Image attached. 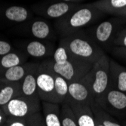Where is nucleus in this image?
<instances>
[{
	"mask_svg": "<svg viewBox=\"0 0 126 126\" xmlns=\"http://www.w3.org/2000/svg\"><path fill=\"white\" fill-rule=\"evenodd\" d=\"M66 102L73 110L79 126H95V118L91 105L79 104L68 98Z\"/></svg>",
	"mask_w": 126,
	"mask_h": 126,
	"instance_id": "8",
	"label": "nucleus"
},
{
	"mask_svg": "<svg viewBox=\"0 0 126 126\" xmlns=\"http://www.w3.org/2000/svg\"><path fill=\"white\" fill-rule=\"evenodd\" d=\"M116 44L119 45L120 47L126 48V32L124 33L121 37H119V39H117Z\"/></svg>",
	"mask_w": 126,
	"mask_h": 126,
	"instance_id": "30",
	"label": "nucleus"
},
{
	"mask_svg": "<svg viewBox=\"0 0 126 126\" xmlns=\"http://www.w3.org/2000/svg\"><path fill=\"white\" fill-rule=\"evenodd\" d=\"M36 63H24L5 70H0V82H18L24 78L26 74Z\"/></svg>",
	"mask_w": 126,
	"mask_h": 126,
	"instance_id": "10",
	"label": "nucleus"
},
{
	"mask_svg": "<svg viewBox=\"0 0 126 126\" xmlns=\"http://www.w3.org/2000/svg\"><path fill=\"white\" fill-rule=\"evenodd\" d=\"M51 60L54 73L64 78L69 83L83 78L93 66L71 55L63 45L54 51Z\"/></svg>",
	"mask_w": 126,
	"mask_h": 126,
	"instance_id": "1",
	"label": "nucleus"
},
{
	"mask_svg": "<svg viewBox=\"0 0 126 126\" xmlns=\"http://www.w3.org/2000/svg\"><path fill=\"white\" fill-rule=\"evenodd\" d=\"M2 126H7V125H6V124H5V125H2Z\"/></svg>",
	"mask_w": 126,
	"mask_h": 126,
	"instance_id": "34",
	"label": "nucleus"
},
{
	"mask_svg": "<svg viewBox=\"0 0 126 126\" xmlns=\"http://www.w3.org/2000/svg\"><path fill=\"white\" fill-rule=\"evenodd\" d=\"M55 75L52 66V60L39 63L36 82L38 94L41 101L58 104L55 96Z\"/></svg>",
	"mask_w": 126,
	"mask_h": 126,
	"instance_id": "3",
	"label": "nucleus"
},
{
	"mask_svg": "<svg viewBox=\"0 0 126 126\" xmlns=\"http://www.w3.org/2000/svg\"><path fill=\"white\" fill-rule=\"evenodd\" d=\"M23 96L21 82H0V106H5L15 97Z\"/></svg>",
	"mask_w": 126,
	"mask_h": 126,
	"instance_id": "13",
	"label": "nucleus"
},
{
	"mask_svg": "<svg viewBox=\"0 0 126 126\" xmlns=\"http://www.w3.org/2000/svg\"><path fill=\"white\" fill-rule=\"evenodd\" d=\"M70 10V5L66 2L54 3L48 6L45 11L46 15L52 18H58L66 15Z\"/></svg>",
	"mask_w": 126,
	"mask_h": 126,
	"instance_id": "22",
	"label": "nucleus"
},
{
	"mask_svg": "<svg viewBox=\"0 0 126 126\" xmlns=\"http://www.w3.org/2000/svg\"><path fill=\"white\" fill-rule=\"evenodd\" d=\"M7 126H29L27 118L20 119V118H12L8 117L6 122Z\"/></svg>",
	"mask_w": 126,
	"mask_h": 126,
	"instance_id": "25",
	"label": "nucleus"
},
{
	"mask_svg": "<svg viewBox=\"0 0 126 126\" xmlns=\"http://www.w3.org/2000/svg\"><path fill=\"white\" fill-rule=\"evenodd\" d=\"M114 30V25L110 21H104L97 27L95 32L96 39L100 43L107 42L112 35Z\"/></svg>",
	"mask_w": 126,
	"mask_h": 126,
	"instance_id": "19",
	"label": "nucleus"
},
{
	"mask_svg": "<svg viewBox=\"0 0 126 126\" xmlns=\"http://www.w3.org/2000/svg\"><path fill=\"white\" fill-rule=\"evenodd\" d=\"M63 1H66V2H68V1H71V0H63Z\"/></svg>",
	"mask_w": 126,
	"mask_h": 126,
	"instance_id": "33",
	"label": "nucleus"
},
{
	"mask_svg": "<svg viewBox=\"0 0 126 126\" xmlns=\"http://www.w3.org/2000/svg\"><path fill=\"white\" fill-rule=\"evenodd\" d=\"M113 51L114 54H116V56L118 57V58L126 61V48L120 47L115 49Z\"/></svg>",
	"mask_w": 126,
	"mask_h": 126,
	"instance_id": "28",
	"label": "nucleus"
},
{
	"mask_svg": "<svg viewBox=\"0 0 126 126\" xmlns=\"http://www.w3.org/2000/svg\"><path fill=\"white\" fill-rule=\"evenodd\" d=\"M32 34L37 39H46L50 34V27L44 21H36L31 27Z\"/></svg>",
	"mask_w": 126,
	"mask_h": 126,
	"instance_id": "23",
	"label": "nucleus"
},
{
	"mask_svg": "<svg viewBox=\"0 0 126 126\" xmlns=\"http://www.w3.org/2000/svg\"><path fill=\"white\" fill-rule=\"evenodd\" d=\"M27 53L34 58H44L45 56H48L51 54L46 45L43 44L39 41H32L27 45Z\"/></svg>",
	"mask_w": 126,
	"mask_h": 126,
	"instance_id": "18",
	"label": "nucleus"
},
{
	"mask_svg": "<svg viewBox=\"0 0 126 126\" xmlns=\"http://www.w3.org/2000/svg\"><path fill=\"white\" fill-rule=\"evenodd\" d=\"M122 125L123 126H126V121H125V122H122Z\"/></svg>",
	"mask_w": 126,
	"mask_h": 126,
	"instance_id": "32",
	"label": "nucleus"
},
{
	"mask_svg": "<svg viewBox=\"0 0 126 126\" xmlns=\"http://www.w3.org/2000/svg\"><path fill=\"white\" fill-rule=\"evenodd\" d=\"M11 49H12V47L8 42L0 40V57L10 53Z\"/></svg>",
	"mask_w": 126,
	"mask_h": 126,
	"instance_id": "27",
	"label": "nucleus"
},
{
	"mask_svg": "<svg viewBox=\"0 0 126 126\" xmlns=\"http://www.w3.org/2000/svg\"><path fill=\"white\" fill-rule=\"evenodd\" d=\"M110 58L104 54L85 76L94 100L102 97L110 88Z\"/></svg>",
	"mask_w": 126,
	"mask_h": 126,
	"instance_id": "2",
	"label": "nucleus"
},
{
	"mask_svg": "<svg viewBox=\"0 0 126 126\" xmlns=\"http://www.w3.org/2000/svg\"><path fill=\"white\" fill-rule=\"evenodd\" d=\"M61 119L62 126H79L74 112L67 102L61 104Z\"/></svg>",
	"mask_w": 126,
	"mask_h": 126,
	"instance_id": "20",
	"label": "nucleus"
},
{
	"mask_svg": "<svg viewBox=\"0 0 126 126\" xmlns=\"http://www.w3.org/2000/svg\"><path fill=\"white\" fill-rule=\"evenodd\" d=\"M55 96L57 103L61 104L66 102L69 97V82L62 76L55 75Z\"/></svg>",
	"mask_w": 126,
	"mask_h": 126,
	"instance_id": "17",
	"label": "nucleus"
},
{
	"mask_svg": "<svg viewBox=\"0 0 126 126\" xmlns=\"http://www.w3.org/2000/svg\"><path fill=\"white\" fill-rule=\"evenodd\" d=\"M91 107L94 118L104 126H123L122 124L119 122L115 117L104 110L94 100L91 103Z\"/></svg>",
	"mask_w": 126,
	"mask_h": 126,
	"instance_id": "14",
	"label": "nucleus"
},
{
	"mask_svg": "<svg viewBox=\"0 0 126 126\" xmlns=\"http://www.w3.org/2000/svg\"><path fill=\"white\" fill-rule=\"evenodd\" d=\"M5 17L12 21L23 22L28 17V11L25 8L20 6H11L6 9Z\"/></svg>",
	"mask_w": 126,
	"mask_h": 126,
	"instance_id": "21",
	"label": "nucleus"
},
{
	"mask_svg": "<svg viewBox=\"0 0 126 126\" xmlns=\"http://www.w3.org/2000/svg\"><path fill=\"white\" fill-rule=\"evenodd\" d=\"M8 116L5 112V110L2 106H0V126H2L6 124Z\"/></svg>",
	"mask_w": 126,
	"mask_h": 126,
	"instance_id": "29",
	"label": "nucleus"
},
{
	"mask_svg": "<svg viewBox=\"0 0 126 126\" xmlns=\"http://www.w3.org/2000/svg\"><path fill=\"white\" fill-rule=\"evenodd\" d=\"M105 5L111 8L114 9H122L126 8V0H109Z\"/></svg>",
	"mask_w": 126,
	"mask_h": 126,
	"instance_id": "26",
	"label": "nucleus"
},
{
	"mask_svg": "<svg viewBox=\"0 0 126 126\" xmlns=\"http://www.w3.org/2000/svg\"><path fill=\"white\" fill-rule=\"evenodd\" d=\"M103 109L115 118L126 117V93L109 88L104 95L94 100Z\"/></svg>",
	"mask_w": 126,
	"mask_h": 126,
	"instance_id": "6",
	"label": "nucleus"
},
{
	"mask_svg": "<svg viewBox=\"0 0 126 126\" xmlns=\"http://www.w3.org/2000/svg\"><path fill=\"white\" fill-rule=\"evenodd\" d=\"M125 8V9H126V8Z\"/></svg>",
	"mask_w": 126,
	"mask_h": 126,
	"instance_id": "35",
	"label": "nucleus"
},
{
	"mask_svg": "<svg viewBox=\"0 0 126 126\" xmlns=\"http://www.w3.org/2000/svg\"><path fill=\"white\" fill-rule=\"evenodd\" d=\"M95 126H104L100 122H98L96 119H95Z\"/></svg>",
	"mask_w": 126,
	"mask_h": 126,
	"instance_id": "31",
	"label": "nucleus"
},
{
	"mask_svg": "<svg viewBox=\"0 0 126 126\" xmlns=\"http://www.w3.org/2000/svg\"><path fill=\"white\" fill-rule=\"evenodd\" d=\"M110 88L126 93V68L114 61H110Z\"/></svg>",
	"mask_w": 126,
	"mask_h": 126,
	"instance_id": "9",
	"label": "nucleus"
},
{
	"mask_svg": "<svg viewBox=\"0 0 126 126\" xmlns=\"http://www.w3.org/2000/svg\"><path fill=\"white\" fill-rule=\"evenodd\" d=\"M29 126H45L42 112H39L27 118Z\"/></svg>",
	"mask_w": 126,
	"mask_h": 126,
	"instance_id": "24",
	"label": "nucleus"
},
{
	"mask_svg": "<svg viewBox=\"0 0 126 126\" xmlns=\"http://www.w3.org/2000/svg\"><path fill=\"white\" fill-rule=\"evenodd\" d=\"M93 12L90 8H83L82 9L77 10L75 13H73L70 20L68 21V24L70 28H78L83 27L92 20Z\"/></svg>",
	"mask_w": 126,
	"mask_h": 126,
	"instance_id": "15",
	"label": "nucleus"
},
{
	"mask_svg": "<svg viewBox=\"0 0 126 126\" xmlns=\"http://www.w3.org/2000/svg\"><path fill=\"white\" fill-rule=\"evenodd\" d=\"M27 56L17 52H12L0 57V70H5L13 66H16L26 63Z\"/></svg>",
	"mask_w": 126,
	"mask_h": 126,
	"instance_id": "16",
	"label": "nucleus"
},
{
	"mask_svg": "<svg viewBox=\"0 0 126 126\" xmlns=\"http://www.w3.org/2000/svg\"><path fill=\"white\" fill-rule=\"evenodd\" d=\"M73 101L84 105H91L94 100L85 76L76 82L69 83V97Z\"/></svg>",
	"mask_w": 126,
	"mask_h": 126,
	"instance_id": "7",
	"label": "nucleus"
},
{
	"mask_svg": "<svg viewBox=\"0 0 126 126\" xmlns=\"http://www.w3.org/2000/svg\"><path fill=\"white\" fill-rule=\"evenodd\" d=\"M3 108L8 117L26 119L42 112V101L39 97L20 96L11 100Z\"/></svg>",
	"mask_w": 126,
	"mask_h": 126,
	"instance_id": "5",
	"label": "nucleus"
},
{
	"mask_svg": "<svg viewBox=\"0 0 126 126\" xmlns=\"http://www.w3.org/2000/svg\"><path fill=\"white\" fill-rule=\"evenodd\" d=\"M42 113L45 126H62L61 104L42 101Z\"/></svg>",
	"mask_w": 126,
	"mask_h": 126,
	"instance_id": "11",
	"label": "nucleus"
},
{
	"mask_svg": "<svg viewBox=\"0 0 126 126\" xmlns=\"http://www.w3.org/2000/svg\"><path fill=\"white\" fill-rule=\"evenodd\" d=\"M63 46L67 51L77 59L94 64L105 54L101 49L90 41L82 38H71L67 40Z\"/></svg>",
	"mask_w": 126,
	"mask_h": 126,
	"instance_id": "4",
	"label": "nucleus"
},
{
	"mask_svg": "<svg viewBox=\"0 0 126 126\" xmlns=\"http://www.w3.org/2000/svg\"><path fill=\"white\" fill-rule=\"evenodd\" d=\"M38 65L39 63H36L34 64L30 71L26 74L24 78L21 80V90L23 96L32 97H39L36 82Z\"/></svg>",
	"mask_w": 126,
	"mask_h": 126,
	"instance_id": "12",
	"label": "nucleus"
}]
</instances>
